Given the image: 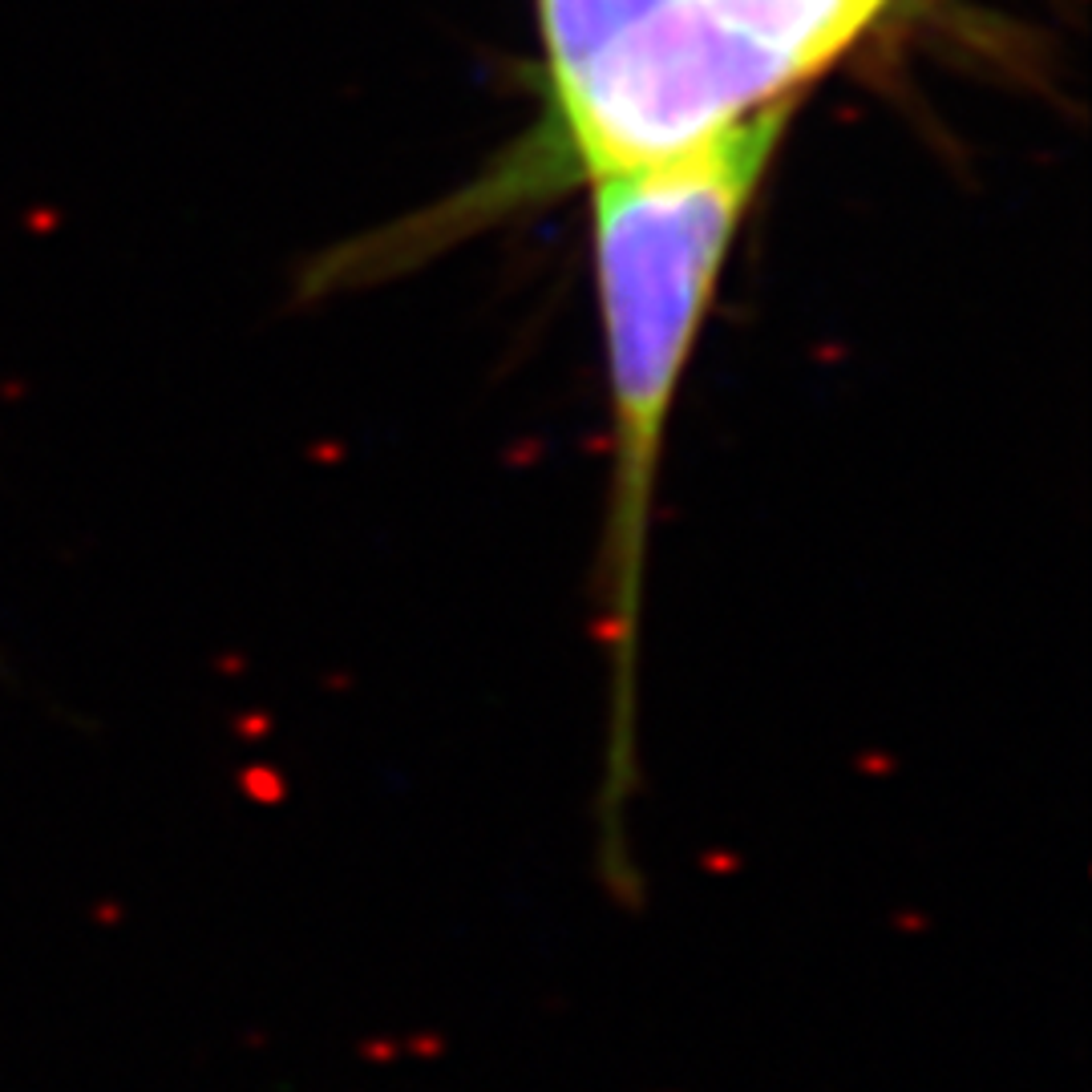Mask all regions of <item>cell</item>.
<instances>
[{"instance_id":"cell-1","label":"cell","mask_w":1092,"mask_h":1092,"mask_svg":"<svg viewBox=\"0 0 1092 1092\" xmlns=\"http://www.w3.org/2000/svg\"><path fill=\"white\" fill-rule=\"evenodd\" d=\"M789 106H769L708 151L591 182V268L604 320L611 482H607V656L611 797L632 786L636 643L647 522L667 417L712 308L736 231L781 142Z\"/></svg>"},{"instance_id":"cell-2","label":"cell","mask_w":1092,"mask_h":1092,"mask_svg":"<svg viewBox=\"0 0 1092 1092\" xmlns=\"http://www.w3.org/2000/svg\"><path fill=\"white\" fill-rule=\"evenodd\" d=\"M797 82L793 61L700 0H660L550 90L571 166L595 182L708 151Z\"/></svg>"},{"instance_id":"cell-3","label":"cell","mask_w":1092,"mask_h":1092,"mask_svg":"<svg viewBox=\"0 0 1092 1092\" xmlns=\"http://www.w3.org/2000/svg\"><path fill=\"white\" fill-rule=\"evenodd\" d=\"M725 25L793 61L805 77L879 17V0H700Z\"/></svg>"},{"instance_id":"cell-4","label":"cell","mask_w":1092,"mask_h":1092,"mask_svg":"<svg viewBox=\"0 0 1092 1092\" xmlns=\"http://www.w3.org/2000/svg\"><path fill=\"white\" fill-rule=\"evenodd\" d=\"M652 4L660 0H539L550 86L583 69L615 32L628 29Z\"/></svg>"},{"instance_id":"cell-5","label":"cell","mask_w":1092,"mask_h":1092,"mask_svg":"<svg viewBox=\"0 0 1092 1092\" xmlns=\"http://www.w3.org/2000/svg\"><path fill=\"white\" fill-rule=\"evenodd\" d=\"M879 4H882V8H886V0H879Z\"/></svg>"}]
</instances>
